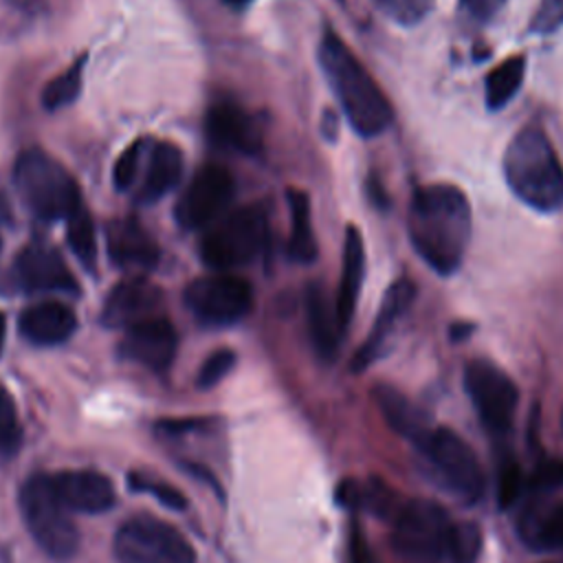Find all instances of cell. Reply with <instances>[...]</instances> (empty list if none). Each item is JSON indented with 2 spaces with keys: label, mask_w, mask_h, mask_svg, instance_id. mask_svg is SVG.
Here are the masks:
<instances>
[{
  "label": "cell",
  "mask_w": 563,
  "mask_h": 563,
  "mask_svg": "<svg viewBox=\"0 0 563 563\" xmlns=\"http://www.w3.org/2000/svg\"><path fill=\"white\" fill-rule=\"evenodd\" d=\"M130 486L134 490H143V493H150L152 497H156L163 506L167 508H174V510H180L187 506V499L185 495L174 488L172 484L167 482H156V479H150V477H141V475H130Z\"/></svg>",
  "instance_id": "obj_34"
},
{
  "label": "cell",
  "mask_w": 563,
  "mask_h": 563,
  "mask_svg": "<svg viewBox=\"0 0 563 563\" xmlns=\"http://www.w3.org/2000/svg\"><path fill=\"white\" fill-rule=\"evenodd\" d=\"M235 365V354L227 347L222 350H216L213 354L207 356V361L200 365V372H198V378H196V385L200 389H209L213 385H218Z\"/></svg>",
  "instance_id": "obj_33"
},
{
  "label": "cell",
  "mask_w": 563,
  "mask_h": 563,
  "mask_svg": "<svg viewBox=\"0 0 563 563\" xmlns=\"http://www.w3.org/2000/svg\"><path fill=\"white\" fill-rule=\"evenodd\" d=\"M521 486H523V475H521V468L515 460H506L499 471H497V499H499V506H510L519 493H521Z\"/></svg>",
  "instance_id": "obj_36"
},
{
  "label": "cell",
  "mask_w": 563,
  "mask_h": 563,
  "mask_svg": "<svg viewBox=\"0 0 563 563\" xmlns=\"http://www.w3.org/2000/svg\"><path fill=\"white\" fill-rule=\"evenodd\" d=\"M224 2H227V4H231V7H238V9H240V7H246L251 0H224Z\"/></svg>",
  "instance_id": "obj_42"
},
{
  "label": "cell",
  "mask_w": 563,
  "mask_h": 563,
  "mask_svg": "<svg viewBox=\"0 0 563 563\" xmlns=\"http://www.w3.org/2000/svg\"><path fill=\"white\" fill-rule=\"evenodd\" d=\"M143 145H145L143 141H136L117 158L112 178L119 189H130L132 183L136 180V174L141 167V156H143Z\"/></svg>",
  "instance_id": "obj_35"
},
{
  "label": "cell",
  "mask_w": 563,
  "mask_h": 563,
  "mask_svg": "<svg viewBox=\"0 0 563 563\" xmlns=\"http://www.w3.org/2000/svg\"><path fill=\"white\" fill-rule=\"evenodd\" d=\"M119 563H196L191 543L167 521L152 515H134L114 534Z\"/></svg>",
  "instance_id": "obj_7"
},
{
  "label": "cell",
  "mask_w": 563,
  "mask_h": 563,
  "mask_svg": "<svg viewBox=\"0 0 563 563\" xmlns=\"http://www.w3.org/2000/svg\"><path fill=\"white\" fill-rule=\"evenodd\" d=\"M526 77V59L512 55L497 64L484 79V101L490 112L506 108L515 95L521 90Z\"/></svg>",
  "instance_id": "obj_26"
},
{
  "label": "cell",
  "mask_w": 563,
  "mask_h": 563,
  "mask_svg": "<svg viewBox=\"0 0 563 563\" xmlns=\"http://www.w3.org/2000/svg\"><path fill=\"white\" fill-rule=\"evenodd\" d=\"M66 235L73 253L79 257V262L86 268L95 266L97 260V240H95V224L90 213L84 205H79L68 218H66Z\"/></svg>",
  "instance_id": "obj_27"
},
{
  "label": "cell",
  "mask_w": 563,
  "mask_h": 563,
  "mask_svg": "<svg viewBox=\"0 0 563 563\" xmlns=\"http://www.w3.org/2000/svg\"><path fill=\"white\" fill-rule=\"evenodd\" d=\"M176 347L178 336L174 325L165 317H152L125 330L119 343V354L152 372H163L172 365Z\"/></svg>",
  "instance_id": "obj_14"
},
{
  "label": "cell",
  "mask_w": 563,
  "mask_h": 563,
  "mask_svg": "<svg viewBox=\"0 0 563 563\" xmlns=\"http://www.w3.org/2000/svg\"><path fill=\"white\" fill-rule=\"evenodd\" d=\"M501 167L508 189L526 207L539 213L563 209V163L541 128H521L506 145Z\"/></svg>",
  "instance_id": "obj_3"
},
{
  "label": "cell",
  "mask_w": 563,
  "mask_h": 563,
  "mask_svg": "<svg viewBox=\"0 0 563 563\" xmlns=\"http://www.w3.org/2000/svg\"><path fill=\"white\" fill-rule=\"evenodd\" d=\"M20 427H18V413L13 398L7 394L4 387H0V451H9L18 444Z\"/></svg>",
  "instance_id": "obj_37"
},
{
  "label": "cell",
  "mask_w": 563,
  "mask_h": 563,
  "mask_svg": "<svg viewBox=\"0 0 563 563\" xmlns=\"http://www.w3.org/2000/svg\"><path fill=\"white\" fill-rule=\"evenodd\" d=\"M110 260L132 273H147L158 264V246L152 235L134 220L119 218L106 229Z\"/></svg>",
  "instance_id": "obj_19"
},
{
  "label": "cell",
  "mask_w": 563,
  "mask_h": 563,
  "mask_svg": "<svg viewBox=\"0 0 563 563\" xmlns=\"http://www.w3.org/2000/svg\"><path fill=\"white\" fill-rule=\"evenodd\" d=\"M526 539L545 550H563V501L550 506L541 517L530 519Z\"/></svg>",
  "instance_id": "obj_29"
},
{
  "label": "cell",
  "mask_w": 563,
  "mask_h": 563,
  "mask_svg": "<svg viewBox=\"0 0 563 563\" xmlns=\"http://www.w3.org/2000/svg\"><path fill=\"white\" fill-rule=\"evenodd\" d=\"M372 2L385 18H389L400 26H416L435 7V0H372Z\"/></svg>",
  "instance_id": "obj_31"
},
{
  "label": "cell",
  "mask_w": 563,
  "mask_h": 563,
  "mask_svg": "<svg viewBox=\"0 0 563 563\" xmlns=\"http://www.w3.org/2000/svg\"><path fill=\"white\" fill-rule=\"evenodd\" d=\"M508 0H457L462 13H466L473 22L486 24L490 22Z\"/></svg>",
  "instance_id": "obj_39"
},
{
  "label": "cell",
  "mask_w": 563,
  "mask_h": 563,
  "mask_svg": "<svg viewBox=\"0 0 563 563\" xmlns=\"http://www.w3.org/2000/svg\"><path fill=\"white\" fill-rule=\"evenodd\" d=\"M306 317H308V332L317 354L323 361H332L339 352V341L343 330L336 319L334 299L328 297L321 284H312L306 292Z\"/></svg>",
  "instance_id": "obj_22"
},
{
  "label": "cell",
  "mask_w": 563,
  "mask_h": 563,
  "mask_svg": "<svg viewBox=\"0 0 563 563\" xmlns=\"http://www.w3.org/2000/svg\"><path fill=\"white\" fill-rule=\"evenodd\" d=\"M365 277V244L363 235L356 227L345 229V242H343V264H341V279L334 295V308L341 330L345 332L358 301V292Z\"/></svg>",
  "instance_id": "obj_20"
},
{
  "label": "cell",
  "mask_w": 563,
  "mask_h": 563,
  "mask_svg": "<svg viewBox=\"0 0 563 563\" xmlns=\"http://www.w3.org/2000/svg\"><path fill=\"white\" fill-rule=\"evenodd\" d=\"M319 66L352 130L365 139L383 134L394 121V108L361 59L332 31L319 42Z\"/></svg>",
  "instance_id": "obj_2"
},
{
  "label": "cell",
  "mask_w": 563,
  "mask_h": 563,
  "mask_svg": "<svg viewBox=\"0 0 563 563\" xmlns=\"http://www.w3.org/2000/svg\"><path fill=\"white\" fill-rule=\"evenodd\" d=\"M205 130L209 141L220 150L255 154L262 147V132L255 119L231 101H218L207 110Z\"/></svg>",
  "instance_id": "obj_17"
},
{
  "label": "cell",
  "mask_w": 563,
  "mask_h": 563,
  "mask_svg": "<svg viewBox=\"0 0 563 563\" xmlns=\"http://www.w3.org/2000/svg\"><path fill=\"white\" fill-rule=\"evenodd\" d=\"M4 332H7V323H4V317L0 314V350H2V343H4Z\"/></svg>",
  "instance_id": "obj_41"
},
{
  "label": "cell",
  "mask_w": 563,
  "mask_h": 563,
  "mask_svg": "<svg viewBox=\"0 0 563 563\" xmlns=\"http://www.w3.org/2000/svg\"><path fill=\"white\" fill-rule=\"evenodd\" d=\"M266 233V216L260 207L235 209L209 224L200 240V257L216 271L249 264L260 255Z\"/></svg>",
  "instance_id": "obj_6"
},
{
  "label": "cell",
  "mask_w": 563,
  "mask_h": 563,
  "mask_svg": "<svg viewBox=\"0 0 563 563\" xmlns=\"http://www.w3.org/2000/svg\"><path fill=\"white\" fill-rule=\"evenodd\" d=\"M235 191L233 176L220 165L200 167L176 202V222L183 229L209 227L227 209Z\"/></svg>",
  "instance_id": "obj_12"
},
{
  "label": "cell",
  "mask_w": 563,
  "mask_h": 563,
  "mask_svg": "<svg viewBox=\"0 0 563 563\" xmlns=\"http://www.w3.org/2000/svg\"><path fill=\"white\" fill-rule=\"evenodd\" d=\"M464 387L484 427L493 433H506L519 402L512 378L490 361L475 358L464 367Z\"/></svg>",
  "instance_id": "obj_10"
},
{
  "label": "cell",
  "mask_w": 563,
  "mask_h": 563,
  "mask_svg": "<svg viewBox=\"0 0 563 563\" xmlns=\"http://www.w3.org/2000/svg\"><path fill=\"white\" fill-rule=\"evenodd\" d=\"M471 233V202L457 185L431 183L416 189L407 213V235L433 273L446 277L462 266Z\"/></svg>",
  "instance_id": "obj_1"
},
{
  "label": "cell",
  "mask_w": 563,
  "mask_h": 563,
  "mask_svg": "<svg viewBox=\"0 0 563 563\" xmlns=\"http://www.w3.org/2000/svg\"><path fill=\"white\" fill-rule=\"evenodd\" d=\"M374 400H376V407L383 413L385 422L398 435L411 440L418 446L424 444L431 429L424 424L420 411L413 407V402L405 394H400L391 385H378L374 389Z\"/></svg>",
  "instance_id": "obj_24"
},
{
  "label": "cell",
  "mask_w": 563,
  "mask_h": 563,
  "mask_svg": "<svg viewBox=\"0 0 563 563\" xmlns=\"http://www.w3.org/2000/svg\"><path fill=\"white\" fill-rule=\"evenodd\" d=\"M13 275L18 284L29 290V292H51V290H62V292H75L77 282L73 273L68 271L66 262L46 242H31L26 244L13 264Z\"/></svg>",
  "instance_id": "obj_13"
},
{
  "label": "cell",
  "mask_w": 563,
  "mask_h": 563,
  "mask_svg": "<svg viewBox=\"0 0 563 563\" xmlns=\"http://www.w3.org/2000/svg\"><path fill=\"white\" fill-rule=\"evenodd\" d=\"M416 284L407 277H400L396 279L387 290H385V297L380 301V308H378V314L374 319V325H372V332L367 334L365 343L358 347V352L354 354V361H352V367L354 372H363L365 367H369L383 352H385V345H387V339L391 336L396 323L407 314V310L411 308L413 299H416Z\"/></svg>",
  "instance_id": "obj_16"
},
{
  "label": "cell",
  "mask_w": 563,
  "mask_h": 563,
  "mask_svg": "<svg viewBox=\"0 0 563 563\" xmlns=\"http://www.w3.org/2000/svg\"><path fill=\"white\" fill-rule=\"evenodd\" d=\"M13 185L31 213L46 222L66 220L81 205L73 176L42 150H29L18 158Z\"/></svg>",
  "instance_id": "obj_4"
},
{
  "label": "cell",
  "mask_w": 563,
  "mask_h": 563,
  "mask_svg": "<svg viewBox=\"0 0 563 563\" xmlns=\"http://www.w3.org/2000/svg\"><path fill=\"white\" fill-rule=\"evenodd\" d=\"M559 29H563V0H539L528 22V33L552 35Z\"/></svg>",
  "instance_id": "obj_32"
},
{
  "label": "cell",
  "mask_w": 563,
  "mask_h": 563,
  "mask_svg": "<svg viewBox=\"0 0 563 563\" xmlns=\"http://www.w3.org/2000/svg\"><path fill=\"white\" fill-rule=\"evenodd\" d=\"M22 519L35 543L57 561H66L77 552L79 534L70 510L59 499L51 475H33L20 490Z\"/></svg>",
  "instance_id": "obj_5"
},
{
  "label": "cell",
  "mask_w": 563,
  "mask_h": 563,
  "mask_svg": "<svg viewBox=\"0 0 563 563\" xmlns=\"http://www.w3.org/2000/svg\"><path fill=\"white\" fill-rule=\"evenodd\" d=\"M185 303L205 325H231L249 314L253 290L238 275L213 273L194 279L185 288Z\"/></svg>",
  "instance_id": "obj_9"
},
{
  "label": "cell",
  "mask_w": 563,
  "mask_h": 563,
  "mask_svg": "<svg viewBox=\"0 0 563 563\" xmlns=\"http://www.w3.org/2000/svg\"><path fill=\"white\" fill-rule=\"evenodd\" d=\"M18 328L20 334L35 345H57L77 330V317L59 301H42L20 314Z\"/></svg>",
  "instance_id": "obj_21"
},
{
  "label": "cell",
  "mask_w": 563,
  "mask_h": 563,
  "mask_svg": "<svg viewBox=\"0 0 563 563\" xmlns=\"http://www.w3.org/2000/svg\"><path fill=\"white\" fill-rule=\"evenodd\" d=\"M451 519L442 506L431 499L407 501L394 521V550L411 561L429 563L446 554Z\"/></svg>",
  "instance_id": "obj_8"
},
{
  "label": "cell",
  "mask_w": 563,
  "mask_h": 563,
  "mask_svg": "<svg viewBox=\"0 0 563 563\" xmlns=\"http://www.w3.org/2000/svg\"><path fill=\"white\" fill-rule=\"evenodd\" d=\"M163 292L145 277H130L119 282L106 297L101 321L108 328H130L145 319L158 317Z\"/></svg>",
  "instance_id": "obj_15"
},
{
  "label": "cell",
  "mask_w": 563,
  "mask_h": 563,
  "mask_svg": "<svg viewBox=\"0 0 563 563\" xmlns=\"http://www.w3.org/2000/svg\"><path fill=\"white\" fill-rule=\"evenodd\" d=\"M53 477V486L70 512L81 515H99L114 506V488L112 482L90 468H73L59 471Z\"/></svg>",
  "instance_id": "obj_18"
},
{
  "label": "cell",
  "mask_w": 563,
  "mask_h": 563,
  "mask_svg": "<svg viewBox=\"0 0 563 563\" xmlns=\"http://www.w3.org/2000/svg\"><path fill=\"white\" fill-rule=\"evenodd\" d=\"M84 57L77 59L68 70L57 75L48 81V86L42 90V106L46 110H59L68 103H73L81 90V75H84Z\"/></svg>",
  "instance_id": "obj_28"
},
{
  "label": "cell",
  "mask_w": 563,
  "mask_h": 563,
  "mask_svg": "<svg viewBox=\"0 0 563 563\" xmlns=\"http://www.w3.org/2000/svg\"><path fill=\"white\" fill-rule=\"evenodd\" d=\"M183 174V154L174 143H152L143 180L136 198L141 202H156L169 194Z\"/></svg>",
  "instance_id": "obj_23"
},
{
  "label": "cell",
  "mask_w": 563,
  "mask_h": 563,
  "mask_svg": "<svg viewBox=\"0 0 563 563\" xmlns=\"http://www.w3.org/2000/svg\"><path fill=\"white\" fill-rule=\"evenodd\" d=\"M350 563H374L372 548L356 523L350 530Z\"/></svg>",
  "instance_id": "obj_40"
},
{
  "label": "cell",
  "mask_w": 563,
  "mask_h": 563,
  "mask_svg": "<svg viewBox=\"0 0 563 563\" xmlns=\"http://www.w3.org/2000/svg\"><path fill=\"white\" fill-rule=\"evenodd\" d=\"M444 484L460 497L475 501L484 493V473L468 442L449 427L431 429L420 446Z\"/></svg>",
  "instance_id": "obj_11"
},
{
  "label": "cell",
  "mask_w": 563,
  "mask_h": 563,
  "mask_svg": "<svg viewBox=\"0 0 563 563\" xmlns=\"http://www.w3.org/2000/svg\"><path fill=\"white\" fill-rule=\"evenodd\" d=\"M530 486L537 490H552L563 486V460H541L530 475Z\"/></svg>",
  "instance_id": "obj_38"
},
{
  "label": "cell",
  "mask_w": 563,
  "mask_h": 563,
  "mask_svg": "<svg viewBox=\"0 0 563 563\" xmlns=\"http://www.w3.org/2000/svg\"><path fill=\"white\" fill-rule=\"evenodd\" d=\"M482 550V532L473 521L453 523L446 539V554L451 563H475Z\"/></svg>",
  "instance_id": "obj_30"
},
{
  "label": "cell",
  "mask_w": 563,
  "mask_h": 563,
  "mask_svg": "<svg viewBox=\"0 0 563 563\" xmlns=\"http://www.w3.org/2000/svg\"><path fill=\"white\" fill-rule=\"evenodd\" d=\"M286 196L290 209L288 257L297 264H310L317 257V240L310 220V200L301 189H288Z\"/></svg>",
  "instance_id": "obj_25"
}]
</instances>
